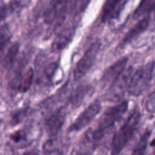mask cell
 <instances>
[{
	"mask_svg": "<svg viewBox=\"0 0 155 155\" xmlns=\"http://www.w3.org/2000/svg\"><path fill=\"white\" fill-rule=\"evenodd\" d=\"M129 107V102L126 101L116 104L105 110L98 121L97 127L86 133L85 138L89 141L94 143L101 140L106 130L111 128L124 116Z\"/></svg>",
	"mask_w": 155,
	"mask_h": 155,
	"instance_id": "1",
	"label": "cell"
},
{
	"mask_svg": "<svg viewBox=\"0 0 155 155\" xmlns=\"http://www.w3.org/2000/svg\"><path fill=\"white\" fill-rule=\"evenodd\" d=\"M141 117V113L138 108H135L131 112L125 123L113 136L111 145V155H120L136 132Z\"/></svg>",
	"mask_w": 155,
	"mask_h": 155,
	"instance_id": "2",
	"label": "cell"
},
{
	"mask_svg": "<svg viewBox=\"0 0 155 155\" xmlns=\"http://www.w3.org/2000/svg\"><path fill=\"white\" fill-rule=\"evenodd\" d=\"M154 67V62H149L132 74L128 87L129 94L138 97L148 88L152 81Z\"/></svg>",
	"mask_w": 155,
	"mask_h": 155,
	"instance_id": "3",
	"label": "cell"
},
{
	"mask_svg": "<svg viewBox=\"0 0 155 155\" xmlns=\"http://www.w3.org/2000/svg\"><path fill=\"white\" fill-rule=\"evenodd\" d=\"M101 42L96 41L93 43L84 52V55L77 62L73 70V77L75 81L81 79L93 67L96 62L97 56L101 49Z\"/></svg>",
	"mask_w": 155,
	"mask_h": 155,
	"instance_id": "4",
	"label": "cell"
},
{
	"mask_svg": "<svg viewBox=\"0 0 155 155\" xmlns=\"http://www.w3.org/2000/svg\"><path fill=\"white\" fill-rule=\"evenodd\" d=\"M132 68H126L121 75L109 87L106 94V99L110 102H119L128 91L131 76L132 74Z\"/></svg>",
	"mask_w": 155,
	"mask_h": 155,
	"instance_id": "5",
	"label": "cell"
},
{
	"mask_svg": "<svg viewBox=\"0 0 155 155\" xmlns=\"http://www.w3.org/2000/svg\"><path fill=\"white\" fill-rule=\"evenodd\" d=\"M101 105L99 101H94L85 110L80 113L68 129V132H75L82 130L87 127L100 113Z\"/></svg>",
	"mask_w": 155,
	"mask_h": 155,
	"instance_id": "6",
	"label": "cell"
},
{
	"mask_svg": "<svg viewBox=\"0 0 155 155\" xmlns=\"http://www.w3.org/2000/svg\"><path fill=\"white\" fill-rule=\"evenodd\" d=\"M70 0H51L44 12V19L47 24L56 21V26L59 27L65 18V14Z\"/></svg>",
	"mask_w": 155,
	"mask_h": 155,
	"instance_id": "7",
	"label": "cell"
},
{
	"mask_svg": "<svg viewBox=\"0 0 155 155\" xmlns=\"http://www.w3.org/2000/svg\"><path fill=\"white\" fill-rule=\"evenodd\" d=\"M128 60V57H123L107 67L101 76V82L103 84L110 87L125 71Z\"/></svg>",
	"mask_w": 155,
	"mask_h": 155,
	"instance_id": "8",
	"label": "cell"
},
{
	"mask_svg": "<svg viewBox=\"0 0 155 155\" xmlns=\"http://www.w3.org/2000/svg\"><path fill=\"white\" fill-rule=\"evenodd\" d=\"M66 117L65 108H59L46 120L45 124L50 138H56L58 133L63 126Z\"/></svg>",
	"mask_w": 155,
	"mask_h": 155,
	"instance_id": "9",
	"label": "cell"
},
{
	"mask_svg": "<svg viewBox=\"0 0 155 155\" xmlns=\"http://www.w3.org/2000/svg\"><path fill=\"white\" fill-rule=\"evenodd\" d=\"M76 26H69L62 30L56 35L51 46V51L59 53L70 44L74 35Z\"/></svg>",
	"mask_w": 155,
	"mask_h": 155,
	"instance_id": "10",
	"label": "cell"
},
{
	"mask_svg": "<svg viewBox=\"0 0 155 155\" xmlns=\"http://www.w3.org/2000/svg\"><path fill=\"white\" fill-rule=\"evenodd\" d=\"M94 91V88L91 85L84 84L76 87L71 93L69 102L73 109L79 107L83 104L86 98L91 95Z\"/></svg>",
	"mask_w": 155,
	"mask_h": 155,
	"instance_id": "11",
	"label": "cell"
},
{
	"mask_svg": "<svg viewBox=\"0 0 155 155\" xmlns=\"http://www.w3.org/2000/svg\"><path fill=\"white\" fill-rule=\"evenodd\" d=\"M149 22H150V19H149L148 17L143 18L142 19H141L136 25H134L126 33V35L124 36V37L122 40L121 43H120V47H125L128 44H129L132 40L136 38L138 36H139L140 34L144 32L147 29V28H148Z\"/></svg>",
	"mask_w": 155,
	"mask_h": 155,
	"instance_id": "12",
	"label": "cell"
},
{
	"mask_svg": "<svg viewBox=\"0 0 155 155\" xmlns=\"http://www.w3.org/2000/svg\"><path fill=\"white\" fill-rule=\"evenodd\" d=\"M123 0H107L101 15V21H110L118 15Z\"/></svg>",
	"mask_w": 155,
	"mask_h": 155,
	"instance_id": "13",
	"label": "cell"
},
{
	"mask_svg": "<svg viewBox=\"0 0 155 155\" xmlns=\"http://www.w3.org/2000/svg\"><path fill=\"white\" fill-rule=\"evenodd\" d=\"M33 79H34V70L33 68H29L19 77L16 85L18 91L21 93H25L28 91L32 84Z\"/></svg>",
	"mask_w": 155,
	"mask_h": 155,
	"instance_id": "14",
	"label": "cell"
},
{
	"mask_svg": "<svg viewBox=\"0 0 155 155\" xmlns=\"http://www.w3.org/2000/svg\"><path fill=\"white\" fill-rule=\"evenodd\" d=\"M150 136V131H146L141 137L140 138L139 141H138L135 145V148L133 149L131 155H145L146 150H147L148 140Z\"/></svg>",
	"mask_w": 155,
	"mask_h": 155,
	"instance_id": "15",
	"label": "cell"
},
{
	"mask_svg": "<svg viewBox=\"0 0 155 155\" xmlns=\"http://www.w3.org/2000/svg\"><path fill=\"white\" fill-rule=\"evenodd\" d=\"M155 8V0H141L134 12V18H137L147 14Z\"/></svg>",
	"mask_w": 155,
	"mask_h": 155,
	"instance_id": "16",
	"label": "cell"
},
{
	"mask_svg": "<svg viewBox=\"0 0 155 155\" xmlns=\"http://www.w3.org/2000/svg\"><path fill=\"white\" fill-rule=\"evenodd\" d=\"M19 50V44L18 43L12 44L8 49V52L4 56L3 61H2V65L5 68H9L10 66L13 65V63L15 61L17 58L18 53Z\"/></svg>",
	"mask_w": 155,
	"mask_h": 155,
	"instance_id": "17",
	"label": "cell"
},
{
	"mask_svg": "<svg viewBox=\"0 0 155 155\" xmlns=\"http://www.w3.org/2000/svg\"><path fill=\"white\" fill-rule=\"evenodd\" d=\"M11 40V34L6 27L0 28V58L2 57L5 52V47Z\"/></svg>",
	"mask_w": 155,
	"mask_h": 155,
	"instance_id": "18",
	"label": "cell"
},
{
	"mask_svg": "<svg viewBox=\"0 0 155 155\" xmlns=\"http://www.w3.org/2000/svg\"><path fill=\"white\" fill-rule=\"evenodd\" d=\"M58 68H59V65L57 62H51L46 67L44 71V76L47 81H52Z\"/></svg>",
	"mask_w": 155,
	"mask_h": 155,
	"instance_id": "19",
	"label": "cell"
},
{
	"mask_svg": "<svg viewBox=\"0 0 155 155\" xmlns=\"http://www.w3.org/2000/svg\"><path fill=\"white\" fill-rule=\"evenodd\" d=\"M56 148V138H50L43 145V153L44 155H50L55 151Z\"/></svg>",
	"mask_w": 155,
	"mask_h": 155,
	"instance_id": "20",
	"label": "cell"
},
{
	"mask_svg": "<svg viewBox=\"0 0 155 155\" xmlns=\"http://www.w3.org/2000/svg\"><path fill=\"white\" fill-rule=\"evenodd\" d=\"M28 113V108H24L21 110H16L12 115L11 119V125L12 126H16L19 124L22 120H24Z\"/></svg>",
	"mask_w": 155,
	"mask_h": 155,
	"instance_id": "21",
	"label": "cell"
},
{
	"mask_svg": "<svg viewBox=\"0 0 155 155\" xmlns=\"http://www.w3.org/2000/svg\"><path fill=\"white\" fill-rule=\"evenodd\" d=\"M91 1V0H75L73 7L74 14L80 15L84 12Z\"/></svg>",
	"mask_w": 155,
	"mask_h": 155,
	"instance_id": "22",
	"label": "cell"
},
{
	"mask_svg": "<svg viewBox=\"0 0 155 155\" xmlns=\"http://www.w3.org/2000/svg\"><path fill=\"white\" fill-rule=\"evenodd\" d=\"M30 3H31V0H12L8 6V9H9V12L21 9L28 6Z\"/></svg>",
	"mask_w": 155,
	"mask_h": 155,
	"instance_id": "23",
	"label": "cell"
},
{
	"mask_svg": "<svg viewBox=\"0 0 155 155\" xmlns=\"http://www.w3.org/2000/svg\"><path fill=\"white\" fill-rule=\"evenodd\" d=\"M144 108L149 113H155V91L152 92L146 99Z\"/></svg>",
	"mask_w": 155,
	"mask_h": 155,
	"instance_id": "24",
	"label": "cell"
},
{
	"mask_svg": "<svg viewBox=\"0 0 155 155\" xmlns=\"http://www.w3.org/2000/svg\"><path fill=\"white\" fill-rule=\"evenodd\" d=\"M10 139L15 144H19L26 140V133L25 131L18 130L10 135Z\"/></svg>",
	"mask_w": 155,
	"mask_h": 155,
	"instance_id": "25",
	"label": "cell"
},
{
	"mask_svg": "<svg viewBox=\"0 0 155 155\" xmlns=\"http://www.w3.org/2000/svg\"><path fill=\"white\" fill-rule=\"evenodd\" d=\"M9 13V9L3 2V0H0V23L3 21Z\"/></svg>",
	"mask_w": 155,
	"mask_h": 155,
	"instance_id": "26",
	"label": "cell"
},
{
	"mask_svg": "<svg viewBox=\"0 0 155 155\" xmlns=\"http://www.w3.org/2000/svg\"><path fill=\"white\" fill-rule=\"evenodd\" d=\"M23 155H39V151L37 149H33V150L26 151Z\"/></svg>",
	"mask_w": 155,
	"mask_h": 155,
	"instance_id": "27",
	"label": "cell"
},
{
	"mask_svg": "<svg viewBox=\"0 0 155 155\" xmlns=\"http://www.w3.org/2000/svg\"><path fill=\"white\" fill-rule=\"evenodd\" d=\"M150 147H152V151L150 153V155H155V138H153L150 143Z\"/></svg>",
	"mask_w": 155,
	"mask_h": 155,
	"instance_id": "28",
	"label": "cell"
}]
</instances>
